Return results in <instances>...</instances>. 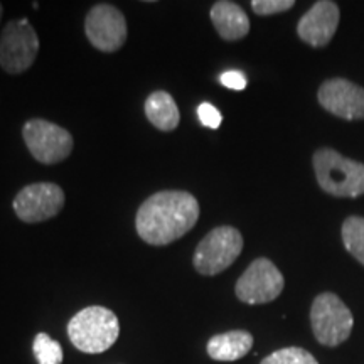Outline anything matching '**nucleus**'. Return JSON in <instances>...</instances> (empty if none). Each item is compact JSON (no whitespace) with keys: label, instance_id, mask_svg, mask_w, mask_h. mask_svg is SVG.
<instances>
[{"label":"nucleus","instance_id":"1","mask_svg":"<svg viewBox=\"0 0 364 364\" xmlns=\"http://www.w3.org/2000/svg\"><path fill=\"white\" fill-rule=\"evenodd\" d=\"M199 213L198 199L188 191H159L140 204L136 235L152 247H166L193 230Z\"/></svg>","mask_w":364,"mask_h":364},{"label":"nucleus","instance_id":"2","mask_svg":"<svg viewBox=\"0 0 364 364\" xmlns=\"http://www.w3.org/2000/svg\"><path fill=\"white\" fill-rule=\"evenodd\" d=\"M120 321L117 314L103 306L81 309L68 322V338L85 354H102L117 343Z\"/></svg>","mask_w":364,"mask_h":364},{"label":"nucleus","instance_id":"3","mask_svg":"<svg viewBox=\"0 0 364 364\" xmlns=\"http://www.w3.org/2000/svg\"><path fill=\"white\" fill-rule=\"evenodd\" d=\"M318 186L336 198L364 194V164L341 156L334 149H318L312 157Z\"/></svg>","mask_w":364,"mask_h":364},{"label":"nucleus","instance_id":"4","mask_svg":"<svg viewBox=\"0 0 364 364\" xmlns=\"http://www.w3.org/2000/svg\"><path fill=\"white\" fill-rule=\"evenodd\" d=\"M243 250V236L233 226H218L194 250L193 265L199 275H220L236 262Z\"/></svg>","mask_w":364,"mask_h":364},{"label":"nucleus","instance_id":"5","mask_svg":"<svg viewBox=\"0 0 364 364\" xmlns=\"http://www.w3.org/2000/svg\"><path fill=\"white\" fill-rule=\"evenodd\" d=\"M311 326L318 344L338 348L351 336L354 317L338 295L322 292L312 302Z\"/></svg>","mask_w":364,"mask_h":364},{"label":"nucleus","instance_id":"6","mask_svg":"<svg viewBox=\"0 0 364 364\" xmlns=\"http://www.w3.org/2000/svg\"><path fill=\"white\" fill-rule=\"evenodd\" d=\"M22 139L31 156L44 166L66 161L75 149V139L70 132L44 118L27 120L22 127Z\"/></svg>","mask_w":364,"mask_h":364},{"label":"nucleus","instance_id":"7","mask_svg":"<svg viewBox=\"0 0 364 364\" xmlns=\"http://www.w3.org/2000/svg\"><path fill=\"white\" fill-rule=\"evenodd\" d=\"M39 38L27 19L9 21L0 34V68L7 75H22L34 65Z\"/></svg>","mask_w":364,"mask_h":364},{"label":"nucleus","instance_id":"8","mask_svg":"<svg viewBox=\"0 0 364 364\" xmlns=\"http://www.w3.org/2000/svg\"><path fill=\"white\" fill-rule=\"evenodd\" d=\"M65 203V191L56 182H33L16 194L12 209L22 223L36 225L58 216Z\"/></svg>","mask_w":364,"mask_h":364},{"label":"nucleus","instance_id":"9","mask_svg":"<svg viewBox=\"0 0 364 364\" xmlns=\"http://www.w3.org/2000/svg\"><path fill=\"white\" fill-rule=\"evenodd\" d=\"M285 279L275 263L268 258H257L250 263L235 285L238 300L248 306H262L280 297Z\"/></svg>","mask_w":364,"mask_h":364},{"label":"nucleus","instance_id":"10","mask_svg":"<svg viewBox=\"0 0 364 364\" xmlns=\"http://www.w3.org/2000/svg\"><path fill=\"white\" fill-rule=\"evenodd\" d=\"M85 34L90 44L98 51H120L129 36L124 12L112 4H97L86 14Z\"/></svg>","mask_w":364,"mask_h":364},{"label":"nucleus","instance_id":"11","mask_svg":"<svg viewBox=\"0 0 364 364\" xmlns=\"http://www.w3.org/2000/svg\"><path fill=\"white\" fill-rule=\"evenodd\" d=\"M321 107L344 120L364 118V88L344 78H332L321 85L317 91Z\"/></svg>","mask_w":364,"mask_h":364},{"label":"nucleus","instance_id":"12","mask_svg":"<svg viewBox=\"0 0 364 364\" xmlns=\"http://www.w3.org/2000/svg\"><path fill=\"white\" fill-rule=\"evenodd\" d=\"M339 7L331 0H318L300 17L297 34L312 48H324L334 38L339 26Z\"/></svg>","mask_w":364,"mask_h":364},{"label":"nucleus","instance_id":"13","mask_svg":"<svg viewBox=\"0 0 364 364\" xmlns=\"http://www.w3.org/2000/svg\"><path fill=\"white\" fill-rule=\"evenodd\" d=\"M213 26L221 39L233 43L247 38L250 33V19L247 12L241 9L238 4L230 2V0H220L213 4L209 11Z\"/></svg>","mask_w":364,"mask_h":364},{"label":"nucleus","instance_id":"14","mask_svg":"<svg viewBox=\"0 0 364 364\" xmlns=\"http://www.w3.org/2000/svg\"><path fill=\"white\" fill-rule=\"evenodd\" d=\"M253 348V336L252 332L238 329V331H228L223 334L213 336L206 344L208 356L215 361L231 363L238 361L245 358L252 351Z\"/></svg>","mask_w":364,"mask_h":364},{"label":"nucleus","instance_id":"15","mask_svg":"<svg viewBox=\"0 0 364 364\" xmlns=\"http://www.w3.org/2000/svg\"><path fill=\"white\" fill-rule=\"evenodd\" d=\"M147 120L161 132H174L179 127L181 112L176 100L164 90L152 91L144 103Z\"/></svg>","mask_w":364,"mask_h":364},{"label":"nucleus","instance_id":"16","mask_svg":"<svg viewBox=\"0 0 364 364\" xmlns=\"http://www.w3.org/2000/svg\"><path fill=\"white\" fill-rule=\"evenodd\" d=\"M343 241L344 247L356 260L364 265V218L349 216L343 223Z\"/></svg>","mask_w":364,"mask_h":364},{"label":"nucleus","instance_id":"17","mask_svg":"<svg viewBox=\"0 0 364 364\" xmlns=\"http://www.w3.org/2000/svg\"><path fill=\"white\" fill-rule=\"evenodd\" d=\"M33 351L38 364H63V359H65L63 346L46 332H39L36 336Z\"/></svg>","mask_w":364,"mask_h":364},{"label":"nucleus","instance_id":"18","mask_svg":"<svg viewBox=\"0 0 364 364\" xmlns=\"http://www.w3.org/2000/svg\"><path fill=\"white\" fill-rule=\"evenodd\" d=\"M260 364H318L311 353L302 348H284L263 358Z\"/></svg>","mask_w":364,"mask_h":364},{"label":"nucleus","instance_id":"19","mask_svg":"<svg viewBox=\"0 0 364 364\" xmlns=\"http://www.w3.org/2000/svg\"><path fill=\"white\" fill-rule=\"evenodd\" d=\"M295 6L294 0H253L252 9L257 16H273L290 11Z\"/></svg>","mask_w":364,"mask_h":364},{"label":"nucleus","instance_id":"20","mask_svg":"<svg viewBox=\"0 0 364 364\" xmlns=\"http://www.w3.org/2000/svg\"><path fill=\"white\" fill-rule=\"evenodd\" d=\"M198 117H199V122H201L204 127H208V129H213V130L220 129V125L223 122V117H221L220 110H218L215 105H211L208 102L199 105V107H198Z\"/></svg>","mask_w":364,"mask_h":364},{"label":"nucleus","instance_id":"21","mask_svg":"<svg viewBox=\"0 0 364 364\" xmlns=\"http://www.w3.org/2000/svg\"><path fill=\"white\" fill-rule=\"evenodd\" d=\"M220 81L223 86H226V88H230V90L241 91V90L247 88V78H245V75L241 71L223 73V75L220 76Z\"/></svg>","mask_w":364,"mask_h":364},{"label":"nucleus","instance_id":"22","mask_svg":"<svg viewBox=\"0 0 364 364\" xmlns=\"http://www.w3.org/2000/svg\"><path fill=\"white\" fill-rule=\"evenodd\" d=\"M2 16H4V6L0 4V21H2Z\"/></svg>","mask_w":364,"mask_h":364}]
</instances>
